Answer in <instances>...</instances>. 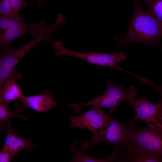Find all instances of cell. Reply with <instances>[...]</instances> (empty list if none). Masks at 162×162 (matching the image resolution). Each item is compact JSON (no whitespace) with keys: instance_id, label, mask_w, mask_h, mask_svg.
<instances>
[{"instance_id":"obj_1","label":"cell","mask_w":162,"mask_h":162,"mask_svg":"<svg viewBox=\"0 0 162 162\" xmlns=\"http://www.w3.org/2000/svg\"><path fill=\"white\" fill-rule=\"evenodd\" d=\"M135 4L134 13L126 34L122 38L115 36L118 42L116 49L133 42L146 44L154 47L162 38V25L148 11L142 10L138 0L135 1Z\"/></svg>"},{"instance_id":"obj_2","label":"cell","mask_w":162,"mask_h":162,"mask_svg":"<svg viewBox=\"0 0 162 162\" xmlns=\"http://www.w3.org/2000/svg\"><path fill=\"white\" fill-rule=\"evenodd\" d=\"M130 122L128 139L121 148L125 150H137L148 154L162 162V130L148 126L139 128Z\"/></svg>"},{"instance_id":"obj_3","label":"cell","mask_w":162,"mask_h":162,"mask_svg":"<svg viewBox=\"0 0 162 162\" xmlns=\"http://www.w3.org/2000/svg\"><path fill=\"white\" fill-rule=\"evenodd\" d=\"M137 94V90L133 86L126 88L123 84L118 85L108 81L106 90L101 95L85 103L70 104L68 107L78 114L84 107L98 106L108 109V113L112 114L119 104L124 101L129 103L135 99Z\"/></svg>"},{"instance_id":"obj_4","label":"cell","mask_w":162,"mask_h":162,"mask_svg":"<svg viewBox=\"0 0 162 162\" xmlns=\"http://www.w3.org/2000/svg\"><path fill=\"white\" fill-rule=\"evenodd\" d=\"M130 126V122L124 124L110 116L102 127L93 133L92 139L82 145V151H86L93 145L104 142L114 145V150L118 151L128 139Z\"/></svg>"},{"instance_id":"obj_5","label":"cell","mask_w":162,"mask_h":162,"mask_svg":"<svg viewBox=\"0 0 162 162\" xmlns=\"http://www.w3.org/2000/svg\"><path fill=\"white\" fill-rule=\"evenodd\" d=\"M52 47L55 50L56 56H66L80 58L93 64L100 66L113 68L133 75L116 65V62L124 60L126 56L122 52L114 54L94 52H80L72 51L66 48L63 42L58 40L55 42Z\"/></svg>"},{"instance_id":"obj_6","label":"cell","mask_w":162,"mask_h":162,"mask_svg":"<svg viewBox=\"0 0 162 162\" xmlns=\"http://www.w3.org/2000/svg\"><path fill=\"white\" fill-rule=\"evenodd\" d=\"M129 103L132 106L135 112L132 120H141L147 126L162 130L161 100L160 99L156 104H154L145 96L139 99H134Z\"/></svg>"},{"instance_id":"obj_7","label":"cell","mask_w":162,"mask_h":162,"mask_svg":"<svg viewBox=\"0 0 162 162\" xmlns=\"http://www.w3.org/2000/svg\"><path fill=\"white\" fill-rule=\"evenodd\" d=\"M41 42L38 37H33L26 44L17 49L11 48L0 53V88L7 77L24 56L32 48Z\"/></svg>"},{"instance_id":"obj_8","label":"cell","mask_w":162,"mask_h":162,"mask_svg":"<svg viewBox=\"0 0 162 162\" xmlns=\"http://www.w3.org/2000/svg\"><path fill=\"white\" fill-rule=\"evenodd\" d=\"M110 116L103 111L102 107L95 106L82 115L70 116L69 122L72 128L86 129L94 133L102 127Z\"/></svg>"},{"instance_id":"obj_9","label":"cell","mask_w":162,"mask_h":162,"mask_svg":"<svg viewBox=\"0 0 162 162\" xmlns=\"http://www.w3.org/2000/svg\"><path fill=\"white\" fill-rule=\"evenodd\" d=\"M46 22L45 19H42L36 23H25L18 27L0 32V53L11 48L12 42L18 38L27 34L32 37L39 34L47 28L48 26L44 25Z\"/></svg>"},{"instance_id":"obj_10","label":"cell","mask_w":162,"mask_h":162,"mask_svg":"<svg viewBox=\"0 0 162 162\" xmlns=\"http://www.w3.org/2000/svg\"><path fill=\"white\" fill-rule=\"evenodd\" d=\"M61 104L54 100L51 91L47 89L39 94L28 97L25 96L20 101L16 103V108L17 111L19 112L26 108L38 112H44L55 106Z\"/></svg>"},{"instance_id":"obj_11","label":"cell","mask_w":162,"mask_h":162,"mask_svg":"<svg viewBox=\"0 0 162 162\" xmlns=\"http://www.w3.org/2000/svg\"><path fill=\"white\" fill-rule=\"evenodd\" d=\"M21 74L14 70L4 80L0 88V101L9 103L17 99H22L25 96L16 82L22 78Z\"/></svg>"},{"instance_id":"obj_12","label":"cell","mask_w":162,"mask_h":162,"mask_svg":"<svg viewBox=\"0 0 162 162\" xmlns=\"http://www.w3.org/2000/svg\"><path fill=\"white\" fill-rule=\"evenodd\" d=\"M4 128L6 133L5 138L3 146H6L17 154L21 150L25 149L31 151L36 146L34 145L28 137L25 139L17 135L12 129L10 121L8 120Z\"/></svg>"},{"instance_id":"obj_13","label":"cell","mask_w":162,"mask_h":162,"mask_svg":"<svg viewBox=\"0 0 162 162\" xmlns=\"http://www.w3.org/2000/svg\"><path fill=\"white\" fill-rule=\"evenodd\" d=\"M77 142L76 140L74 141L70 147V152L73 155L71 162H112L120 158V155L118 152L113 151L112 153L107 158L100 159L94 158L79 151L76 146Z\"/></svg>"},{"instance_id":"obj_14","label":"cell","mask_w":162,"mask_h":162,"mask_svg":"<svg viewBox=\"0 0 162 162\" xmlns=\"http://www.w3.org/2000/svg\"><path fill=\"white\" fill-rule=\"evenodd\" d=\"M146 5L148 11L162 25V0H141Z\"/></svg>"},{"instance_id":"obj_15","label":"cell","mask_w":162,"mask_h":162,"mask_svg":"<svg viewBox=\"0 0 162 162\" xmlns=\"http://www.w3.org/2000/svg\"><path fill=\"white\" fill-rule=\"evenodd\" d=\"M25 23L21 17L16 18L8 15H0V32L18 27Z\"/></svg>"},{"instance_id":"obj_16","label":"cell","mask_w":162,"mask_h":162,"mask_svg":"<svg viewBox=\"0 0 162 162\" xmlns=\"http://www.w3.org/2000/svg\"><path fill=\"white\" fill-rule=\"evenodd\" d=\"M9 104L0 101V121L2 123L8 121L10 119L15 118L24 120L27 118L16 113L11 110L9 107Z\"/></svg>"},{"instance_id":"obj_17","label":"cell","mask_w":162,"mask_h":162,"mask_svg":"<svg viewBox=\"0 0 162 162\" xmlns=\"http://www.w3.org/2000/svg\"><path fill=\"white\" fill-rule=\"evenodd\" d=\"M13 16L16 18L21 17L20 12L24 7L28 6L26 0H10Z\"/></svg>"},{"instance_id":"obj_18","label":"cell","mask_w":162,"mask_h":162,"mask_svg":"<svg viewBox=\"0 0 162 162\" xmlns=\"http://www.w3.org/2000/svg\"><path fill=\"white\" fill-rule=\"evenodd\" d=\"M3 146L2 149L0 152V162H10L17 153L9 148Z\"/></svg>"},{"instance_id":"obj_19","label":"cell","mask_w":162,"mask_h":162,"mask_svg":"<svg viewBox=\"0 0 162 162\" xmlns=\"http://www.w3.org/2000/svg\"><path fill=\"white\" fill-rule=\"evenodd\" d=\"M0 15H8L14 17L10 0H0Z\"/></svg>"},{"instance_id":"obj_20","label":"cell","mask_w":162,"mask_h":162,"mask_svg":"<svg viewBox=\"0 0 162 162\" xmlns=\"http://www.w3.org/2000/svg\"><path fill=\"white\" fill-rule=\"evenodd\" d=\"M47 0H36L37 7L39 8H42L44 3Z\"/></svg>"},{"instance_id":"obj_21","label":"cell","mask_w":162,"mask_h":162,"mask_svg":"<svg viewBox=\"0 0 162 162\" xmlns=\"http://www.w3.org/2000/svg\"><path fill=\"white\" fill-rule=\"evenodd\" d=\"M155 88L160 94V99L162 100V86H161L158 87L156 86Z\"/></svg>"},{"instance_id":"obj_22","label":"cell","mask_w":162,"mask_h":162,"mask_svg":"<svg viewBox=\"0 0 162 162\" xmlns=\"http://www.w3.org/2000/svg\"><path fill=\"white\" fill-rule=\"evenodd\" d=\"M136 0H134V1H136Z\"/></svg>"},{"instance_id":"obj_23","label":"cell","mask_w":162,"mask_h":162,"mask_svg":"<svg viewBox=\"0 0 162 162\" xmlns=\"http://www.w3.org/2000/svg\"><path fill=\"white\" fill-rule=\"evenodd\" d=\"M161 49H162V47H161Z\"/></svg>"}]
</instances>
